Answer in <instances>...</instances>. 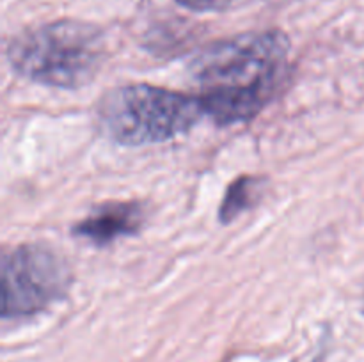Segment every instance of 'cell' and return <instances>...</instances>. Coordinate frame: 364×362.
Segmentation results:
<instances>
[{
  "label": "cell",
  "mask_w": 364,
  "mask_h": 362,
  "mask_svg": "<svg viewBox=\"0 0 364 362\" xmlns=\"http://www.w3.org/2000/svg\"><path fill=\"white\" fill-rule=\"evenodd\" d=\"M291 43L281 28H265L212 43L194 57L206 117L219 126L247 123L283 85Z\"/></svg>",
  "instance_id": "cell-1"
},
{
  "label": "cell",
  "mask_w": 364,
  "mask_h": 362,
  "mask_svg": "<svg viewBox=\"0 0 364 362\" xmlns=\"http://www.w3.org/2000/svg\"><path fill=\"white\" fill-rule=\"evenodd\" d=\"M105 57L103 32L80 20H57L28 28L7 46V60L14 73L57 89L91 84Z\"/></svg>",
  "instance_id": "cell-2"
},
{
  "label": "cell",
  "mask_w": 364,
  "mask_h": 362,
  "mask_svg": "<svg viewBox=\"0 0 364 362\" xmlns=\"http://www.w3.org/2000/svg\"><path fill=\"white\" fill-rule=\"evenodd\" d=\"M199 96L149 84L112 89L98 105L103 133L121 146H149L185 135L205 117Z\"/></svg>",
  "instance_id": "cell-3"
},
{
  "label": "cell",
  "mask_w": 364,
  "mask_h": 362,
  "mask_svg": "<svg viewBox=\"0 0 364 362\" xmlns=\"http://www.w3.org/2000/svg\"><path fill=\"white\" fill-rule=\"evenodd\" d=\"M66 259L43 243H23L4 252L2 318H27L63 300L71 287Z\"/></svg>",
  "instance_id": "cell-4"
},
{
  "label": "cell",
  "mask_w": 364,
  "mask_h": 362,
  "mask_svg": "<svg viewBox=\"0 0 364 362\" xmlns=\"http://www.w3.org/2000/svg\"><path fill=\"white\" fill-rule=\"evenodd\" d=\"M144 224V208L141 202H107L91 212V215L77 222L75 236L92 245H109L119 238L135 236Z\"/></svg>",
  "instance_id": "cell-5"
},
{
  "label": "cell",
  "mask_w": 364,
  "mask_h": 362,
  "mask_svg": "<svg viewBox=\"0 0 364 362\" xmlns=\"http://www.w3.org/2000/svg\"><path fill=\"white\" fill-rule=\"evenodd\" d=\"M263 181L255 176H240L228 187L226 195L219 208V220L223 224H230L237 219L240 213L247 212L249 208L258 202L262 195Z\"/></svg>",
  "instance_id": "cell-6"
},
{
  "label": "cell",
  "mask_w": 364,
  "mask_h": 362,
  "mask_svg": "<svg viewBox=\"0 0 364 362\" xmlns=\"http://www.w3.org/2000/svg\"><path fill=\"white\" fill-rule=\"evenodd\" d=\"M255 2L256 0H176L178 6L194 13H224Z\"/></svg>",
  "instance_id": "cell-7"
},
{
  "label": "cell",
  "mask_w": 364,
  "mask_h": 362,
  "mask_svg": "<svg viewBox=\"0 0 364 362\" xmlns=\"http://www.w3.org/2000/svg\"><path fill=\"white\" fill-rule=\"evenodd\" d=\"M363 312H364V297H363Z\"/></svg>",
  "instance_id": "cell-8"
}]
</instances>
